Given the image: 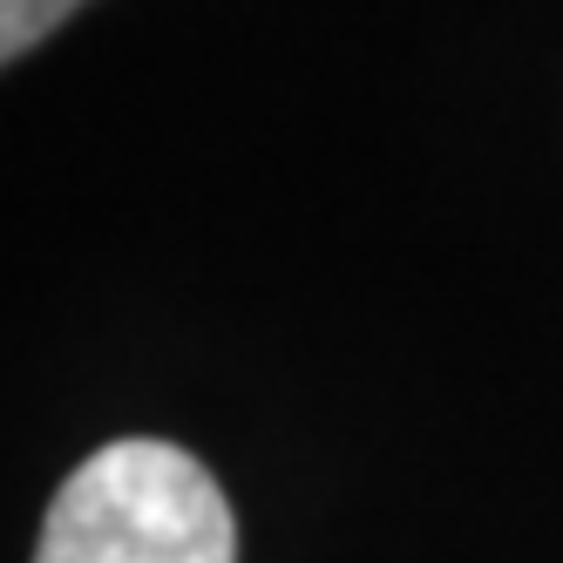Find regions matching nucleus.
<instances>
[{"instance_id":"obj_1","label":"nucleus","mask_w":563,"mask_h":563,"mask_svg":"<svg viewBox=\"0 0 563 563\" xmlns=\"http://www.w3.org/2000/svg\"><path fill=\"white\" fill-rule=\"evenodd\" d=\"M34 563H238V530L190 449L130 434L55 489Z\"/></svg>"},{"instance_id":"obj_2","label":"nucleus","mask_w":563,"mask_h":563,"mask_svg":"<svg viewBox=\"0 0 563 563\" xmlns=\"http://www.w3.org/2000/svg\"><path fill=\"white\" fill-rule=\"evenodd\" d=\"M82 0H0V55L21 62L42 34H55Z\"/></svg>"}]
</instances>
